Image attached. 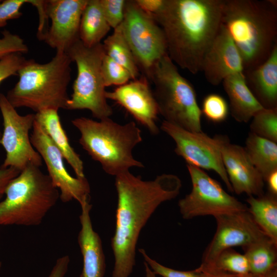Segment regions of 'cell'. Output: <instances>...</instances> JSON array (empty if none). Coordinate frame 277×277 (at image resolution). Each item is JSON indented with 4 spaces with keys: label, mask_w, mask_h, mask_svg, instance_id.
I'll return each mask as SVG.
<instances>
[{
    "label": "cell",
    "mask_w": 277,
    "mask_h": 277,
    "mask_svg": "<svg viewBox=\"0 0 277 277\" xmlns=\"http://www.w3.org/2000/svg\"><path fill=\"white\" fill-rule=\"evenodd\" d=\"M115 186L117 204L111 242L114 258L112 277H129L135 264L141 231L162 203L179 195L182 182L174 174H162L144 181L128 171L115 176Z\"/></svg>",
    "instance_id": "6da1fadb"
},
{
    "label": "cell",
    "mask_w": 277,
    "mask_h": 277,
    "mask_svg": "<svg viewBox=\"0 0 277 277\" xmlns=\"http://www.w3.org/2000/svg\"><path fill=\"white\" fill-rule=\"evenodd\" d=\"M224 0H165L152 16L164 33L168 55L192 74L201 71L204 55L221 27Z\"/></svg>",
    "instance_id": "7a4b0ae2"
},
{
    "label": "cell",
    "mask_w": 277,
    "mask_h": 277,
    "mask_svg": "<svg viewBox=\"0 0 277 277\" xmlns=\"http://www.w3.org/2000/svg\"><path fill=\"white\" fill-rule=\"evenodd\" d=\"M221 22L241 56L244 71L261 65L277 45L276 1L224 0Z\"/></svg>",
    "instance_id": "3957f363"
},
{
    "label": "cell",
    "mask_w": 277,
    "mask_h": 277,
    "mask_svg": "<svg viewBox=\"0 0 277 277\" xmlns=\"http://www.w3.org/2000/svg\"><path fill=\"white\" fill-rule=\"evenodd\" d=\"M72 62L66 53L57 52L46 63L26 60L17 72L18 82L6 98L15 108L26 107L35 113L49 109H66Z\"/></svg>",
    "instance_id": "277c9868"
},
{
    "label": "cell",
    "mask_w": 277,
    "mask_h": 277,
    "mask_svg": "<svg viewBox=\"0 0 277 277\" xmlns=\"http://www.w3.org/2000/svg\"><path fill=\"white\" fill-rule=\"evenodd\" d=\"M71 123L80 133L79 143L107 174L116 176L130 168L144 167L132 155L133 149L142 141L134 122L121 125L110 117L97 121L80 117Z\"/></svg>",
    "instance_id": "5b68a950"
},
{
    "label": "cell",
    "mask_w": 277,
    "mask_h": 277,
    "mask_svg": "<svg viewBox=\"0 0 277 277\" xmlns=\"http://www.w3.org/2000/svg\"><path fill=\"white\" fill-rule=\"evenodd\" d=\"M41 167L29 165L8 185L0 201V226L41 224L60 199V192Z\"/></svg>",
    "instance_id": "8992f818"
},
{
    "label": "cell",
    "mask_w": 277,
    "mask_h": 277,
    "mask_svg": "<svg viewBox=\"0 0 277 277\" xmlns=\"http://www.w3.org/2000/svg\"><path fill=\"white\" fill-rule=\"evenodd\" d=\"M149 81L164 121L189 131H202V114L195 90L168 55L155 64Z\"/></svg>",
    "instance_id": "52a82bcc"
},
{
    "label": "cell",
    "mask_w": 277,
    "mask_h": 277,
    "mask_svg": "<svg viewBox=\"0 0 277 277\" xmlns=\"http://www.w3.org/2000/svg\"><path fill=\"white\" fill-rule=\"evenodd\" d=\"M66 53L75 63L77 73L66 109H87L99 120L110 117L113 110L105 96L106 87L101 71L105 54L102 43L87 47L79 39Z\"/></svg>",
    "instance_id": "ba28073f"
},
{
    "label": "cell",
    "mask_w": 277,
    "mask_h": 277,
    "mask_svg": "<svg viewBox=\"0 0 277 277\" xmlns=\"http://www.w3.org/2000/svg\"><path fill=\"white\" fill-rule=\"evenodd\" d=\"M120 26L140 72L149 80L155 64L168 55L163 31L153 17L141 9L134 0L126 1Z\"/></svg>",
    "instance_id": "9c48e42d"
},
{
    "label": "cell",
    "mask_w": 277,
    "mask_h": 277,
    "mask_svg": "<svg viewBox=\"0 0 277 277\" xmlns=\"http://www.w3.org/2000/svg\"><path fill=\"white\" fill-rule=\"evenodd\" d=\"M192 188L190 192L179 200L178 206L183 219L231 213L248 209L226 192L220 184L203 169L187 164Z\"/></svg>",
    "instance_id": "30bf717a"
},
{
    "label": "cell",
    "mask_w": 277,
    "mask_h": 277,
    "mask_svg": "<svg viewBox=\"0 0 277 277\" xmlns=\"http://www.w3.org/2000/svg\"><path fill=\"white\" fill-rule=\"evenodd\" d=\"M0 111L4 127L0 144L6 152L1 167H12L21 171L30 164L41 167L42 159L33 147L29 136L35 121V113L19 114L6 95L1 93Z\"/></svg>",
    "instance_id": "8fae6325"
},
{
    "label": "cell",
    "mask_w": 277,
    "mask_h": 277,
    "mask_svg": "<svg viewBox=\"0 0 277 277\" xmlns=\"http://www.w3.org/2000/svg\"><path fill=\"white\" fill-rule=\"evenodd\" d=\"M161 129L174 141V151L190 165L201 169L215 171L233 192L225 169L218 143L202 131H191L164 121Z\"/></svg>",
    "instance_id": "7c38bea8"
},
{
    "label": "cell",
    "mask_w": 277,
    "mask_h": 277,
    "mask_svg": "<svg viewBox=\"0 0 277 277\" xmlns=\"http://www.w3.org/2000/svg\"><path fill=\"white\" fill-rule=\"evenodd\" d=\"M31 143L45 162L48 175L60 192V199L63 203L73 200L79 204L90 199V187L87 179L71 175L64 165V157L43 127L35 120Z\"/></svg>",
    "instance_id": "4fadbf2b"
},
{
    "label": "cell",
    "mask_w": 277,
    "mask_h": 277,
    "mask_svg": "<svg viewBox=\"0 0 277 277\" xmlns=\"http://www.w3.org/2000/svg\"><path fill=\"white\" fill-rule=\"evenodd\" d=\"M216 229L205 249L201 268L209 266L223 251L233 247H246L266 235L254 221L248 210L214 216Z\"/></svg>",
    "instance_id": "5bb4252c"
},
{
    "label": "cell",
    "mask_w": 277,
    "mask_h": 277,
    "mask_svg": "<svg viewBox=\"0 0 277 277\" xmlns=\"http://www.w3.org/2000/svg\"><path fill=\"white\" fill-rule=\"evenodd\" d=\"M88 1H46V13L51 20V26L41 40L56 52L67 53L80 39L81 16Z\"/></svg>",
    "instance_id": "9a60e30c"
},
{
    "label": "cell",
    "mask_w": 277,
    "mask_h": 277,
    "mask_svg": "<svg viewBox=\"0 0 277 277\" xmlns=\"http://www.w3.org/2000/svg\"><path fill=\"white\" fill-rule=\"evenodd\" d=\"M214 137L220 147L223 163L233 192L259 196L264 194V181L254 166L244 147L232 144L225 135Z\"/></svg>",
    "instance_id": "2e32d148"
},
{
    "label": "cell",
    "mask_w": 277,
    "mask_h": 277,
    "mask_svg": "<svg viewBox=\"0 0 277 277\" xmlns=\"http://www.w3.org/2000/svg\"><path fill=\"white\" fill-rule=\"evenodd\" d=\"M105 96L125 108L152 134L159 133L156 124L157 105L149 80L145 76L141 75L112 91H106Z\"/></svg>",
    "instance_id": "e0dca14e"
},
{
    "label": "cell",
    "mask_w": 277,
    "mask_h": 277,
    "mask_svg": "<svg viewBox=\"0 0 277 277\" xmlns=\"http://www.w3.org/2000/svg\"><path fill=\"white\" fill-rule=\"evenodd\" d=\"M201 71L213 86L219 85L229 75L244 72L241 56L222 24L204 55Z\"/></svg>",
    "instance_id": "ac0fdd59"
},
{
    "label": "cell",
    "mask_w": 277,
    "mask_h": 277,
    "mask_svg": "<svg viewBox=\"0 0 277 277\" xmlns=\"http://www.w3.org/2000/svg\"><path fill=\"white\" fill-rule=\"evenodd\" d=\"M81 229L77 241L83 256V269L80 277H104L106 263L101 239L93 228L90 217V199L80 203Z\"/></svg>",
    "instance_id": "d6986e66"
},
{
    "label": "cell",
    "mask_w": 277,
    "mask_h": 277,
    "mask_svg": "<svg viewBox=\"0 0 277 277\" xmlns=\"http://www.w3.org/2000/svg\"><path fill=\"white\" fill-rule=\"evenodd\" d=\"M244 74L249 88L261 105L267 109L277 108V45L264 63Z\"/></svg>",
    "instance_id": "ffe728a7"
},
{
    "label": "cell",
    "mask_w": 277,
    "mask_h": 277,
    "mask_svg": "<svg viewBox=\"0 0 277 277\" xmlns=\"http://www.w3.org/2000/svg\"><path fill=\"white\" fill-rule=\"evenodd\" d=\"M222 83L229 98V109L238 122L248 123L263 108L249 88L244 72L229 75Z\"/></svg>",
    "instance_id": "44dd1931"
},
{
    "label": "cell",
    "mask_w": 277,
    "mask_h": 277,
    "mask_svg": "<svg viewBox=\"0 0 277 277\" xmlns=\"http://www.w3.org/2000/svg\"><path fill=\"white\" fill-rule=\"evenodd\" d=\"M35 120L43 127L53 143L60 151L64 159L73 169L76 176L85 177L83 162L70 145L63 129L58 110L46 109L35 113Z\"/></svg>",
    "instance_id": "7402d4cb"
},
{
    "label": "cell",
    "mask_w": 277,
    "mask_h": 277,
    "mask_svg": "<svg viewBox=\"0 0 277 277\" xmlns=\"http://www.w3.org/2000/svg\"><path fill=\"white\" fill-rule=\"evenodd\" d=\"M111 29L106 21L100 0H88L83 12L79 29V39L87 47L101 43Z\"/></svg>",
    "instance_id": "603a6c76"
},
{
    "label": "cell",
    "mask_w": 277,
    "mask_h": 277,
    "mask_svg": "<svg viewBox=\"0 0 277 277\" xmlns=\"http://www.w3.org/2000/svg\"><path fill=\"white\" fill-rule=\"evenodd\" d=\"M246 202L256 224L277 244V196L267 192L259 196H249Z\"/></svg>",
    "instance_id": "cb8c5ba5"
},
{
    "label": "cell",
    "mask_w": 277,
    "mask_h": 277,
    "mask_svg": "<svg viewBox=\"0 0 277 277\" xmlns=\"http://www.w3.org/2000/svg\"><path fill=\"white\" fill-rule=\"evenodd\" d=\"M244 147L264 181L271 173L277 170L276 143L250 132Z\"/></svg>",
    "instance_id": "d4e9b609"
},
{
    "label": "cell",
    "mask_w": 277,
    "mask_h": 277,
    "mask_svg": "<svg viewBox=\"0 0 277 277\" xmlns=\"http://www.w3.org/2000/svg\"><path fill=\"white\" fill-rule=\"evenodd\" d=\"M243 249L252 275L259 277L277 267V244L267 236Z\"/></svg>",
    "instance_id": "484cf974"
},
{
    "label": "cell",
    "mask_w": 277,
    "mask_h": 277,
    "mask_svg": "<svg viewBox=\"0 0 277 277\" xmlns=\"http://www.w3.org/2000/svg\"><path fill=\"white\" fill-rule=\"evenodd\" d=\"M105 54L114 62L126 68L132 80L141 75L132 51L122 32L120 25L113 30L102 43Z\"/></svg>",
    "instance_id": "4316f807"
},
{
    "label": "cell",
    "mask_w": 277,
    "mask_h": 277,
    "mask_svg": "<svg viewBox=\"0 0 277 277\" xmlns=\"http://www.w3.org/2000/svg\"><path fill=\"white\" fill-rule=\"evenodd\" d=\"M198 268L207 273L222 272L240 275L250 273L246 256L232 248L221 252L208 267Z\"/></svg>",
    "instance_id": "83f0119b"
},
{
    "label": "cell",
    "mask_w": 277,
    "mask_h": 277,
    "mask_svg": "<svg viewBox=\"0 0 277 277\" xmlns=\"http://www.w3.org/2000/svg\"><path fill=\"white\" fill-rule=\"evenodd\" d=\"M251 120L250 132L277 143V108H263Z\"/></svg>",
    "instance_id": "f1b7e54d"
},
{
    "label": "cell",
    "mask_w": 277,
    "mask_h": 277,
    "mask_svg": "<svg viewBox=\"0 0 277 277\" xmlns=\"http://www.w3.org/2000/svg\"><path fill=\"white\" fill-rule=\"evenodd\" d=\"M101 71L105 87L112 85L120 86L132 80L129 72L126 68L106 54L102 59Z\"/></svg>",
    "instance_id": "f546056e"
},
{
    "label": "cell",
    "mask_w": 277,
    "mask_h": 277,
    "mask_svg": "<svg viewBox=\"0 0 277 277\" xmlns=\"http://www.w3.org/2000/svg\"><path fill=\"white\" fill-rule=\"evenodd\" d=\"M202 114L213 123L224 121L229 113V106L225 98L216 93L206 95L202 102Z\"/></svg>",
    "instance_id": "4dcf8cb0"
},
{
    "label": "cell",
    "mask_w": 277,
    "mask_h": 277,
    "mask_svg": "<svg viewBox=\"0 0 277 277\" xmlns=\"http://www.w3.org/2000/svg\"><path fill=\"white\" fill-rule=\"evenodd\" d=\"M144 262L156 275L162 277H208V274L198 268L193 270L180 271L165 266L150 258L143 248L138 250Z\"/></svg>",
    "instance_id": "1f68e13d"
},
{
    "label": "cell",
    "mask_w": 277,
    "mask_h": 277,
    "mask_svg": "<svg viewBox=\"0 0 277 277\" xmlns=\"http://www.w3.org/2000/svg\"><path fill=\"white\" fill-rule=\"evenodd\" d=\"M125 0H100L104 16L111 28L119 26L124 17Z\"/></svg>",
    "instance_id": "d6a6232c"
},
{
    "label": "cell",
    "mask_w": 277,
    "mask_h": 277,
    "mask_svg": "<svg viewBox=\"0 0 277 277\" xmlns=\"http://www.w3.org/2000/svg\"><path fill=\"white\" fill-rule=\"evenodd\" d=\"M2 33L3 36L0 38V60L13 53L24 54L28 52L27 45L18 35L7 30Z\"/></svg>",
    "instance_id": "836d02e7"
},
{
    "label": "cell",
    "mask_w": 277,
    "mask_h": 277,
    "mask_svg": "<svg viewBox=\"0 0 277 277\" xmlns=\"http://www.w3.org/2000/svg\"><path fill=\"white\" fill-rule=\"evenodd\" d=\"M23 54H10L0 60V83L7 78L17 75V72L26 61ZM2 133L0 131V141Z\"/></svg>",
    "instance_id": "e575fe53"
},
{
    "label": "cell",
    "mask_w": 277,
    "mask_h": 277,
    "mask_svg": "<svg viewBox=\"0 0 277 277\" xmlns=\"http://www.w3.org/2000/svg\"><path fill=\"white\" fill-rule=\"evenodd\" d=\"M29 0H5L0 3V28L7 25L9 20L17 19L22 15L21 7Z\"/></svg>",
    "instance_id": "d590c367"
},
{
    "label": "cell",
    "mask_w": 277,
    "mask_h": 277,
    "mask_svg": "<svg viewBox=\"0 0 277 277\" xmlns=\"http://www.w3.org/2000/svg\"><path fill=\"white\" fill-rule=\"evenodd\" d=\"M21 171L12 168H2L0 167V201L5 195V190L9 183Z\"/></svg>",
    "instance_id": "8d00e7d4"
},
{
    "label": "cell",
    "mask_w": 277,
    "mask_h": 277,
    "mask_svg": "<svg viewBox=\"0 0 277 277\" xmlns=\"http://www.w3.org/2000/svg\"><path fill=\"white\" fill-rule=\"evenodd\" d=\"M165 0H134L138 7L146 13L153 16L163 8Z\"/></svg>",
    "instance_id": "74e56055"
},
{
    "label": "cell",
    "mask_w": 277,
    "mask_h": 277,
    "mask_svg": "<svg viewBox=\"0 0 277 277\" xmlns=\"http://www.w3.org/2000/svg\"><path fill=\"white\" fill-rule=\"evenodd\" d=\"M70 258L68 255L58 258L48 277H64L68 271Z\"/></svg>",
    "instance_id": "f35d334b"
},
{
    "label": "cell",
    "mask_w": 277,
    "mask_h": 277,
    "mask_svg": "<svg viewBox=\"0 0 277 277\" xmlns=\"http://www.w3.org/2000/svg\"><path fill=\"white\" fill-rule=\"evenodd\" d=\"M264 182L267 183L268 192L277 196V170L271 173Z\"/></svg>",
    "instance_id": "ab89813d"
},
{
    "label": "cell",
    "mask_w": 277,
    "mask_h": 277,
    "mask_svg": "<svg viewBox=\"0 0 277 277\" xmlns=\"http://www.w3.org/2000/svg\"><path fill=\"white\" fill-rule=\"evenodd\" d=\"M207 273L208 274V277H258V276L252 275L251 273H248L247 274H242V275L233 274L222 273V272Z\"/></svg>",
    "instance_id": "60d3db41"
},
{
    "label": "cell",
    "mask_w": 277,
    "mask_h": 277,
    "mask_svg": "<svg viewBox=\"0 0 277 277\" xmlns=\"http://www.w3.org/2000/svg\"><path fill=\"white\" fill-rule=\"evenodd\" d=\"M144 265L145 270V277H157L146 262H144Z\"/></svg>",
    "instance_id": "b9f144b4"
},
{
    "label": "cell",
    "mask_w": 277,
    "mask_h": 277,
    "mask_svg": "<svg viewBox=\"0 0 277 277\" xmlns=\"http://www.w3.org/2000/svg\"><path fill=\"white\" fill-rule=\"evenodd\" d=\"M259 277H277V267L275 268L267 274Z\"/></svg>",
    "instance_id": "7bdbcfd3"
},
{
    "label": "cell",
    "mask_w": 277,
    "mask_h": 277,
    "mask_svg": "<svg viewBox=\"0 0 277 277\" xmlns=\"http://www.w3.org/2000/svg\"><path fill=\"white\" fill-rule=\"evenodd\" d=\"M2 263L1 261H0V269L2 267Z\"/></svg>",
    "instance_id": "ee69618b"
},
{
    "label": "cell",
    "mask_w": 277,
    "mask_h": 277,
    "mask_svg": "<svg viewBox=\"0 0 277 277\" xmlns=\"http://www.w3.org/2000/svg\"><path fill=\"white\" fill-rule=\"evenodd\" d=\"M2 1H0V3H1Z\"/></svg>",
    "instance_id": "f6af8a7d"
},
{
    "label": "cell",
    "mask_w": 277,
    "mask_h": 277,
    "mask_svg": "<svg viewBox=\"0 0 277 277\" xmlns=\"http://www.w3.org/2000/svg\"><path fill=\"white\" fill-rule=\"evenodd\" d=\"M22 277H23V276H22Z\"/></svg>",
    "instance_id": "bcb514c9"
}]
</instances>
